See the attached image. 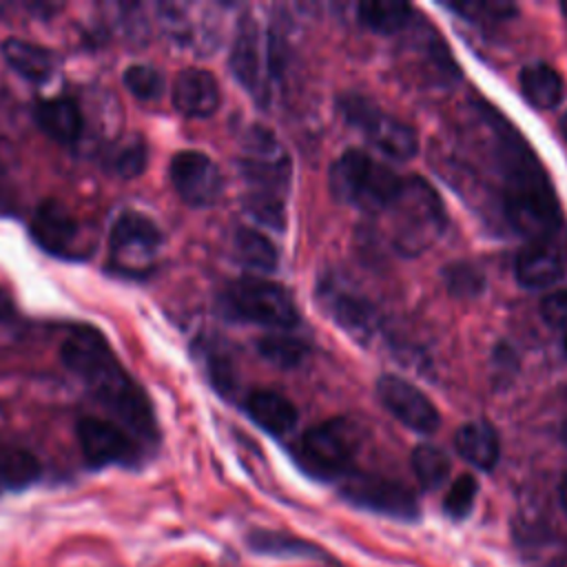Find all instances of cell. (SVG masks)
Instances as JSON below:
<instances>
[{"mask_svg": "<svg viewBox=\"0 0 567 567\" xmlns=\"http://www.w3.org/2000/svg\"><path fill=\"white\" fill-rule=\"evenodd\" d=\"M456 452L478 470H492L501 456L496 430L487 421L463 423L454 434Z\"/></svg>", "mask_w": 567, "mask_h": 567, "instance_id": "7402d4cb", "label": "cell"}, {"mask_svg": "<svg viewBox=\"0 0 567 567\" xmlns=\"http://www.w3.org/2000/svg\"><path fill=\"white\" fill-rule=\"evenodd\" d=\"M560 131H563V135H565V140H567V113H565L563 120H560Z\"/></svg>", "mask_w": 567, "mask_h": 567, "instance_id": "f35d334b", "label": "cell"}, {"mask_svg": "<svg viewBox=\"0 0 567 567\" xmlns=\"http://www.w3.org/2000/svg\"><path fill=\"white\" fill-rule=\"evenodd\" d=\"M450 456L436 445L423 443L412 452V472L425 489L441 487L450 476Z\"/></svg>", "mask_w": 567, "mask_h": 567, "instance_id": "83f0119b", "label": "cell"}, {"mask_svg": "<svg viewBox=\"0 0 567 567\" xmlns=\"http://www.w3.org/2000/svg\"><path fill=\"white\" fill-rule=\"evenodd\" d=\"M520 93L536 109H551L563 100V78L547 62H532L520 69Z\"/></svg>", "mask_w": 567, "mask_h": 567, "instance_id": "603a6c76", "label": "cell"}, {"mask_svg": "<svg viewBox=\"0 0 567 567\" xmlns=\"http://www.w3.org/2000/svg\"><path fill=\"white\" fill-rule=\"evenodd\" d=\"M558 498H560V505H563V509L567 512V476L560 481V487H558Z\"/></svg>", "mask_w": 567, "mask_h": 567, "instance_id": "74e56055", "label": "cell"}, {"mask_svg": "<svg viewBox=\"0 0 567 567\" xmlns=\"http://www.w3.org/2000/svg\"><path fill=\"white\" fill-rule=\"evenodd\" d=\"M239 171L250 190H266L284 195L290 184V159L279 140L264 126L255 124L246 131L241 142Z\"/></svg>", "mask_w": 567, "mask_h": 567, "instance_id": "ba28073f", "label": "cell"}, {"mask_svg": "<svg viewBox=\"0 0 567 567\" xmlns=\"http://www.w3.org/2000/svg\"><path fill=\"white\" fill-rule=\"evenodd\" d=\"M228 64L237 82L255 100H268V80L272 78L268 62V38H261V29L250 13L241 16L237 22Z\"/></svg>", "mask_w": 567, "mask_h": 567, "instance_id": "30bf717a", "label": "cell"}, {"mask_svg": "<svg viewBox=\"0 0 567 567\" xmlns=\"http://www.w3.org/2000/svg\"><path fill=\"white\" fill-rule=\"evenodd\" d=\"M501 206L505 221L532 241H547L560 226V206L540 162L507 122H496Z\"/></svg>", "mask_w": 567, "mask_h": 567, "instance_id": "7a4b0ae2", "label": "cell"}, {"mask_svg": "<svg viewBox=\"0 0 567 567\" xmlns=\"http://www.w3.org/2000/svg\"><path fill=\"white\" fill-rule=\"evenodd\" d=\"M447 9L456 11L465 20L481 22V24L505 22L516 13V7L503 0H463V2H450Z\"/></svg>", "mask_w": 567, "mask_h": 567, "instance_id": "1f68e13d", "label": "cell"}, {"mask_svg": "<svg viewBox=\"0 0 567 567\" xmlns=\"http://www.w3.org/2000/svg\"><path fill=\"white\" fill-rule=\"evenodd\" d=\"M221 308L228 317L288 330L297 326L299 312L290 292L261 277H239L221 295Z\"/></svg>", "mask_w": 567, "mask_h": 567, "instance_id": "5b68a950", "label": "cell"}, {"mask_svg": "<svg viewBox=\"0 0 567 567\" xmlns=\"http://www.w3.org/2000/svg\"><path fill=\"white\" fill-rule=\"evenodd\" d=\"M357 11L359 20L377 33H396L412 22V7L401 0H365Z\"/></svg>", "mask_w": 567, "mask_h": 567, "instance_id": "d4e9b609", "label": "cell"}, {"mask_svg": "<svg viewBox=\"0 0 567 567\" xmlns=\"http://www.w3.org/2000/svg\"><path fill=\"white\" fill-rule=\"evenodd\" d=\"M476 494H478V483L472 474H461L447 489L445 498H443V512L450 516V518H465L472 507H474V501H476Z\"/></svg>", "mask_w": 567, "mask_h": 567, "instance_id": "d6a6232c", "label": "cell"}, {"mask_svg": "<svg viewBox=\"0 0 567 567\" xmlns=\"http://www.w3.org/2000/svg\"><path fill=\"white\" fill-rule=\"evenodd\" d=\"M257 352L268 363H272L281 370H292V368L301 365L303 359L308 357V343L301 341L299 337H292L286 332H272L257 341Z\"/></svg>", "mask_w": 567, "mask_h": 567, "instance_id": "4316f807", "label": "cell"}, {"mask_svg": "<svg viewBox=\"0 0 567 567\" xmlns=\"http://www.w3.org/2000/svg\"><path fill=\"white\" fill-rule=\"evenodd\" d=\"M246 414L268 434L284 436L297 425V408L284 394L272 390L250 392L244 401Z\"/></svg>", "mask_w": 567, "mask_h": 567, "instance_id": "44dd1931", "label": "cell"}, {"mask_svg": "<svg viewBox=\"0 0 567 567\" xmlns=\"http://www.w3.org/2000/svg\"><path fill=\"white\" fill-rule=\"evenodd\" d=\"M560 11H563V13H565V18H567V0H563V2H560Z\"/></svg>", "mask_w": 567, "mask_h": 567, "instance_id": "b9f144b4", "label": "cell"}, {"mask_svg": "<svg viewBox=\"0 0 567 567\" xmlns=\"http://www.w3.org/2000/svg\"><path fill=\"white\" fill-rule=\"evenodd\" d=\"M202 354L206 361V372L210 377V383L217 388V392L230 394L235 388V370H233L230 357L217 346H204Z\"/></svg>", "mask_w": 567, "mask_h": 567, "instance_id": "e575fe53", "label": "cell"}, {"mask_svg": "<svg viewBox=\"0 0 567 567\" xmlns=\"http://www.w3.org/2000/svg\"><path fill=\"white\" fill-rule=\"evenodd\" d=\"M377 394L394 419L419 434H432L441 423L434 403L416 385L401 377H381L377 381Z\"/></svg>", "mask_w": 567, "mask_h": 567, "instance_id": "2e32d148", "label": "cell"}, {"mask_svg": "<svg viewBox=\"0 0 567 567\" xmlns=\"http://www.w3.org/2000/svg\"><path fill=\"white\" fill-rule=\"evenodd\" d=\"M339 111L359 128L381 153L394 159H410L419 151L416 133L403 120L381 111L374 102L363 95H343L339 100Z\"/></svg>", "mask_w": 567, "mask_h": 567, "instance_id": "52a82bcc", "label": "cell"}, {"mask_svg": "<svg viewBox=\"0 0 567 567\" xmlns=\"http://www.w3.org/2000/svg\"><path fill=\"white\" fill-rule=\"evenodd\" d=\"M540 315L551 328L563 330L567 326V290L547 295L540 303Z\"/></svg>", "mask_w": 567, "mask_h": 567, "instance_id": "d590c367", "label": "cell"}, {"mask_svg": "<svg viewBox=\"0 0 567 567\" xmlns=\"http://www.w3.org/2000/svg\"><path fill=\"white\" fill-rule=\"evenodd\" d=\"M390 224V244L399 255L425 252L445 230L447 217L441 197L423 177H403V184L383 210Z\"/></svg>", "mask_w": 567, "mask_h": 567, "instance_id": "3957f363", "label": "cell"}, {"mask_svg": "<svg viewBox=\"0 0 567 567\" xmlns=\"http://www.w3.org/2000/svg\"><path fill=\"white\" fill-rule=\"evenodd\" d=\"M359 445L357 430L346 419L310 427L297 443V463L315 478H337L352 465Z\"/></svg>", "mask_w": 567, "mask_h": 567, "instance_id": "8992f818", "label": "cell"}, {"mask_svg": "<svg viewBox=\"0 0 567 567\" xmlns=\"http://www.w3.org/2000/svg\"><path fill=\"white\" fill-rule=\"evenodd\" d=\"M563 348H565V352H567V326L563 328Z\"/></svg>", "mask_w": 567, "mask_h": 567, "instance_id": "ab89813d", "label": "cell"}, {"mask_svg": "<svg viewBox=\"0 0 567 567\" xmlns=\"http://www.w3.org/2000/svg\"><path fill=\"white\" fill-rule=\"evenodd\" d=\"M328 184L339 202L365 213H383L396 197L403 177L390 166L374 162L368 153L350 148L332 164Z\"/></svg>", "mask_w": 567, "mask_h": 567, "instance_id": "277c9868", "label": "cell"}, {"mask_svg": "<svg viewBox=\"0 0 567 567\" xmlns=\"http://www.w3.org/2000/svg\"><path fill=\"white\" fill-rule=\"evenodd\" d=\"M560 436H563V441L567 443V421L563 423V430H560Z\"/></svg>", "mask_w": 567, "mask_h": 567, "instance_id": "60d3db41", "label": "cell"}, {"mask_svg": "<svg viewBox=\"0 0 567 567\" xmlns=\"http://www.w3.org/2000/svg\"><path fill=\"white\" fill-rule=\"evenodd\" d=\"M80 224L75 215L58 199H44L31 219L33 241L60 259H80Z\"/></svg>", "mask_w": 567, "mask_h": 567, "instance_id": "9a60e30c", "label": "cell"}, {"mask_svg": "<svg viewBox=\"0 0 567 567\" xmlns=\"http://www.w3.org/2000/svg\"><path fill=\"white\" fill-rule=\"evenodd\" d=\"M317 297H319L321 308L348 334H352L361 343H368L374 337V332L379 328L377 310L348 281H343L334 275H328L319 281Z\"/></svg>", "mask_w": 567, "mask_h": 567, "instance_id": "7c38bea8", "label": "cell"}, {"mask_svg": "<svg viewBox=\"0 0 567 567\" xmlns=\"http://www.w3.org/2000/svg\"><path fill=\"white\" fill-rule=\"evenodd\" d=\"M0 53L4 58V62L27 82L33 84H42L49 78H53L55 69H58V58L51 49L29 42V40H20V38H7L0 42Z\"/></svg>", "mask_w": 567, "mask_h": 567, "instance_id": "ffe728a7", "label": "cell"}, {"mask_svg": "<svg viewBox=\"0 0 567 567\" xmlns=\"http://www.w3.org/2000/svg\"><path fill=\"white\" fill-rule=\"evenodd\" d=\"M244 208L255 221H259L272 230L286 228L284 195L266 193V190H250L244 199Z\"/></svg>", "mask_w": 567, "mask_h": 567, "instance_id": "f1b7e54d", "label": "cell"}, {"mask_svg": "<svg viewBox=\"0 0 567 567\" xmlns=\"http://www.w3.org/2000/svg\"><path fill=\"white\" fill-rule=\"evenodd\" d=\"M40 476L38 458L18 445L0 443V489H22Z\"/></svg>", "mask_w": 567, "mask_h": 567, "instance_id": "484cf974", "label": "cell"}, {"mask_svg": "<svg viewBox=\"0 0 567 567\" xmlns=\"http://www.w3.org/2000/svg\"><path fill=\"white\" fill-rule=\"evenodd\" d=\"M565 272L563 250L547 241H532L516 259V277L525 288H547Z\"/></svg>", "mask_w": 567, "mask_h": 567, "instance_id": "d6986e66", "label": "cell"}, {"mask_svg": "<svg viewBox=\"0 0 567 567\" xmlns=\"http://www.w3.org/2000/svg\"><path fill=\"white\" fill-rule=\"evenodd\" d=\"M162 246L159 226L137 213L124 210L111 226L109 248H111V266H117L122 275H142L144 266H148L151 257Z\"/></svg>", "mask_w": 567, "mask_h": 567, "instance_id": "9c48e42d", "label": "cell"}, {"mask_svg": "<svg viewBox=\"0 0 567 567\" xmlns=\"http://www.w3.org/2000/svg\"><path fill=\"white\" fill-rule=\"evenodd\" d=\"M146 162H148V148H146V142L140 137H133L126 144H122L111 157L113 171L124 179H133L142 175L146 171Z\"/></svg>", "mask_w": 567, "mask_h": 567, "instance_id": "836d02e7", "label": "cell"}, {"mask_svg": "<svg viewBox=\"0 0 567 567\" xmlns=\"http://www.w3.org/2000/svg\"><path fill=\"white\" fill-rule=\"evenodd\" d=\"M60 359L133 436L148 443L159 439L146 392L126 374L100 330L93 326H73L60 346Z\"/></svg>", "mask_w": 567, "mask_h": 567, "instance_id": "6da1fadb", "label": "cell"}, {"mask_svg": "<svg viewBox=\"0 0 567 567\" xmlns=\"http://www.w3.org/2000/svg\"><path fill=\"white\" fill-rule=\"evenodd\" d=\"M175 193L195 208L213 206L224 190L219 166L202 151H179L168 166Z\"/></svg>", "mask_w": 567, "mask_h": 567, "instance_id": "5bb4252c", "label": "cell"}, {"mask_svg": "<svg viewBox=\"0 0 567 567\" xmlns=\"http://www.w3.org/2000/svg\"><path fill=\"white\" fill-rule=\"evenodd\" d=\"M443 277H445V286H447L450 295H454L458 299H472L485 290L483 272L470 261L447 264L443 270Z\"/></svg>", "mask_w": 567, "mask_h": 567, "instance_id": "4dcf8cb0", "label": "cell"}, {"mask_svg": "<svg viewBox=\"0 0 567 567\" xmlns=\"http://www.w3.org/2000/svg\"><path fill=\"white\" fill-rule=\"evenodd\" d=\"M35 124L40 131L58 144H75L84 131V117L75 100L55 95L40 100L33 109Z\"/></svg>", "mask_w": 567, "mask_h": 567, "instance_id": "ac0fdd59", "label": "cell"}, {"mask_svg": "<svg viewBox=\"0 0 567 567\" xmlns=\"http://www.w3.org/2000/svg\"><path fill=\"white\" fill-rule=\"evenodd\" d=\"M75 436L82 450L84 461L91 467L106 465H135L142 456L137 441L122 425L100 419V416H82L75 423Z\"/></svg>", "mask_w": 567, "mask_h": 567, "instance_id": "8fae6325", "label": "cell"}, {"mask_svg": "<svg viewBox=\"0 0 567 567\" xmlns=\"http://www.w3.org/2000/svg\"><path fill=\"white\" fill-rule=\"evenodd\" d=\"M219 102V84L206 69L188 66L173 82V106L186 117H210Z\"/></svg>", "mask_w": 567, "mask_h": 567, "instance_id": "e0dca14e", "label": "cell"}, {"mask_svg": "<svg viewBox=\"0 0 567 567\" xmlns=\"http://www.w3.org/2000/svg\"><path fill=\"white\" fill-rule=\"evenodd\" d=\"M124 86L131 95H135L142 102L159 100L164 93V75L153 64H131L124 69L122 75Z\"/></svg>", "mask_w": 567, "mask_h": 567, "instance_id": "f546056e", "label": "cell"}, {"mask_svg": "<svg viewBox=\"0 0 567 567\" xmlns=\"http://www.w3.org/2000/svg\"><path fill=\"white\" fill-rule=\"evenodd\" d=\"M11 315H13V301H11V297L0 288V321L9 319Z\"/></svg>", "mask_w": 567, "mask_h": 567, "instance_id": "8d00e7d4", "label": "cell"}, {"mask_svg": "<svg viewBox=\"0 0 567 567\" xmlns=\"http://www.w3.org/2000/svg\"><path fill=\"white\" fill-rule=\"evenodd\" d=\"M233 255L235 259L255 272H275L279 257L272 241L252 228H237L233 235Z\"/></svg>", "mask_w": 567, "mask_h": 567, "instance_id": "cb8c5ba5", "label": "cell"}, {"mask_svg": "<svg viewBox=\"0 0 567 567\" xmlns=\"http://www.w3.org/2000/svg\"><path fill=\"white\" fill-rule=\"evenodd\" d=\"M341 494L352 505L383 514V516H392L401 520H414L419 516V505L414 494L405 485L383 476H374V474L348 476V481L341 487Z\"/></svg>", "mask_w": 567, "mask_h": 567, "instance_id": "4fadbf2b", "label": "cell"}]
</instances>
